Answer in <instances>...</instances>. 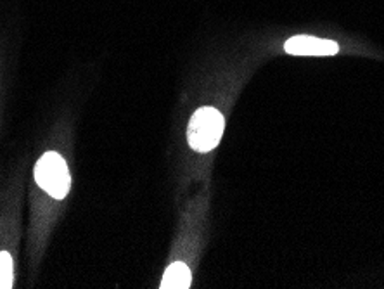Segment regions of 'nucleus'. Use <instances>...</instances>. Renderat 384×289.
<instances>
[{"label":"nucleus","mask_w":384,"mask_h":289,"mask_svg":"<svg viewBox=\"0 0 384 289\" xmlns=\"http://www.w3.org/2000/svg\"><path fill=\"white\" fill-rule=\"evenodd\" d=\"M225 120L215 108H201L192 115L187 129V141L197 153H208L216 148L223 134Z\"/></svg>","instance_id":"nucleus-1"},{"label":"nucleus","mask_w":384,"mask_h":289,"mask_svg":"<svg viewBox=\"0 0 384 289\" xmlns=\"http://www.w3.org/2000/svg\"><path fill=\"white\" fill-rule=\"evenodd\" d=\"M35 180L54 200H62L69 193L72 177L66 161L55 151H48L37 161Z\"/></svg>","instance_id":"nucleus-2"},{"label":"nucleus","mask_w":384,"mask_h":289,"mask_svg":"<svg viewBox=\"0 0 384 289\" xmlns=\"http://www.w3.org/2000/svg\"><path fill=\"white\" fill-rule=\"evenodd\" d=\"M284 49L293 56H334L338 52V44L317 37L298 35L289 39Z\"/></svg>","instance_id":"nucleus-3"},{"label":"nucleus","mask_w":384,"mask_h":289,"mask_svg":"<svg viewBox=\"0 0 384 289\" xmlns=\"http://www.w3.org/2000/svg\"><path fill=\"white\" fill-rule=\"evenodd\" d=\"M191 269L182 262H175L166 269L165 277L161 281L163 289H187L191 286Z\"/></svg>","instance_id":"nucleus-4"},{"label":"nucleus","mask_w":384,"mask_h":289,"mask_svg":"<svg viewBox=\"0 0 384 289\" xmlns=\"http://www.w3.org/2000/svg\"><path fill=\"white\" fill-rule=\"evenodd\" d=\"M13 284V257L7 251H0V289H11Z\"/></svg>","instance_id":"nucleus-5"}]
</instances>
